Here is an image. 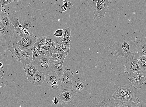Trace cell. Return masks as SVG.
Returning <instances> with one entry per match:
<instances>
[{"mask_svg": "<svg viewBox=\"0 0 146 107\" xmlns=\"http://www.w3.org/2000/svg\"><path fill=\"white\" fill-rule=\"evenodd\" d=\"M128 80L130 84L138 89H140L146 80V73L144 70H141L129 74Z\"/></svg>", "mask_w": 146, "mask_h": 107, "instance_id": "277c9868", "label": "cell"}, {"mask_svg": "<svg viewBox=\"0 0 146 107\" xmlns=\"http://www.w3.org/2000/svg\"><path fill=\"white\" fill-rule=\"evenodd\" d=\"M33 61L35 60L37 57L41 54L40 50L37 47L33 46L32 48Z\"/></svg>", "mask_w": 146, "mask_h": 107, "instance_id": "f546056e", "label": "cell"}, {"mask_svg": "<svg viewBox=\"0 0 146 107\" xmlns=\"http://www.w3.org/2000/svg\"><path fill=\"white\" fill-rule=\"evenodd\" d=\"M65 32L64 37L61 38V40L67 46L70 47V40H69L71 35V29L69 27H65Z\"/></svg>", "mask_w": 146, "mask_h": 107, "instance_id": "7402d4cb", "label": "cell"}, {"mask_svg": "<svg viewBox=\"0 0 146 107\" xmlns=\"http://www.w3.org/2000/svg\"><path fill=\"white\" fill-rule=\"evenodd\" d=\"M8 16L10 22L15 27L16 33L19 34L21 31L19 27L20 23L18 16L13 14H11Z\"/></svg>", "mask_w": 146, "mask_h": 107, "instance_id": "ac0fdd59", "label": "cell"}, {"mask_svg": "<svg viewBox=\"0 0 146 107\" xmlns=\"http://www.w3.org/2000/svg\"><path fill=\"white\" fill-rule=\"evenodd\" d=\"M65 29H60L56 31L54 33V35L55 37H61L63 36L64 31Z\"/></svg>", "mask_w": 146, "mask_h": 107, "instance_id": "e575fe53", "label": "cell"}, {"mask_svg": "<svg viewBox=\"0 0 146 107\" xmlns=\"http://www.w3.org/2000/svg\"><path fill=\"white\" fill-rule=\"evenodd\" d=\"M40 50L41 54H44V51L45 47V46H37Z\"/></svg>", "mask_w": 146, "mask_h": 107, "instance_id": "f35d334b", "label": "cell"}, {"mask_svg": "<svg viewBox=\"0 0 146 107\" xmlns=\"http://www.w3.org/2000/svg\"><path fill=\"white\" fill-rule=\"evenodd\" d=\"M54 48H51L45 46L44 54L49 57H52L51 55L53 54Z\"/></svg>", "mask_w": 146, "mask_h": 107, "instance_id": "1f68e13d", "label": "cell"}, {"mask_svg": "<svg viewBox=\"0 0 146 107\" xmlns=\"http://www.w3.org/2000/svg\"><path fill=\"white\" fill-rule=\"evenodd\" d=\"M19 20L23 28L26 29L30 33H32L36 25V18L33 16H30Z\"/></svg>", "mask_w": 146, "mask_h": 107, "instance_id": "9c48e42d", "label": "cell"}, {"mask_svg": "<svg viewBox=\"0 0 146 107\" xmlns=\"http://www.w3.org/2000/svg\"><path fill=\"white\" fill-rule=\"evenodd\" d=\"M94 107H130L128 103H125L122 101L114 99L104 100L102 101L98 102Z\"/></svg>", "mask_w": 146, "mask_h": 107, "instance_id": "ba28073f", "label": "cell"}, {"mask_svg": "<svg viewBox=\"0 0 146 107\" xmlns=\"http://www.w3.org/2000/svg\"><path fill=\"white\" fill-rule=\"evenodd\" d=\"M111 54L117 63L124 67L126 61L131 57L137 59L139 56L136 53V47L134 41L126 36L117 41L110 47Z\"/></svg>", "mask_w": 146, "mask_h": 107, "instance_id": "6da1fadb", "label": "cell"}, {"mask_svg": "<svg viewBox=\"0 0 146 107\" xmlns=\"http://www.w3.org/2000/svg\"><path fill=\"white\" fill-rule=\"evenodd\" d=\"M55 44V42H54V40L52 39V38L48 36L46 43H45V46L51 48H54Z\"/></svg>", "mask_w": 146, "mask_h": 107, "instance_id": "4dcf8cb0", "label": "cell"}, {"mask_svg": "<svg viewBox=\"0 0 146 107\" xmlns=\"http://www.w3.org/2000/svg\"><path fill=\"white\" fill-rule=\"evenodd\" d=\"M138 63L141 70H144L146 69V56H143L139 57L137 59Z\"/></svg>", "mask_w": 146, "mask_h": 107, "instance_id": "603a6c76", "label": "cell"}, {"mask_svg": "<svg viewBox=\"0 0 146 107\" xmlns=\"http://www.w3.org/2000/svg\"><path fill=\"white\" fill-rule=\"evenodd\" d=\"M4 71L3 70L1 72V73H0V84H1V82L2 83H3V82H2V81L3 80V75H4Z\"/></svg>", "mask_w": 146, "mask_h": 107, "instance_id": "60d3db41", "label": "cell"}, {"mask_svg": "<svg viewBox=\"0 0 146 107\" xmlns=\"http://www.w3.org/2000/svg\"><path fill=\"white\" fill-rule=\"evenodd\" d=\"M58 98L64 104H67V89H64L60 94L58 96Z\"/></svg>", "mask_w": 146, "mask_h": 107, "instance_id": "484cf974", "label": "cell"}, {"mask_svg": "<svg viewBox=\"0 0 146 107\" xmlns=\"http://www.w3.org/2000/svg\"><path fill=\"white\" fill-rule=\"evenodd\" d=\"M66 56L67 55L63 54H53L51 55V57L54 61L60 60Z\"/></svg>", "mask_w": 146, "mask_h": 107, "instance_id": "d6a6232c", "label": "cell"}, {"mask_svg": "<svg viewBox=\"0 0 146 107\" xmlns=\"http://www.w3.org/2000/svg\"><path fill=\"white\" fill-rule=\"evenodd\" d=\"M79 71H78V70L77 71H76V74H78L79 73Z\"/></svg>", "mask_w": 146, "mask_h": 107, "instance_id": "f6af8a7d", "label": "cell"}, {"mask_svg": "<svg viewBox=\"0 0 146 107\" xmlns=\"http://www.w3.org/2000/svg\"><path fill=\"white\" fill-rule=\"evenodd\" d=\"M7 50L11 52L13 56L15 57L17 61H20L22 50L16 45L15 43H13L12 47L8 46Z\"/></svg>", "mask_w": 146, "mask_h": 107, "instance_id": "44dd1931", "label": "cell"}, {"mask_svg": "<svg viewBox=\"0 0 146 107\" xmlns=\"http://www.w3.org/2000/svg\"><path fill=\"white\" fill-rule=\"evenodd\" d=\"M59 101H60V100H59V99L57 97H54L52 101L53 104L54 105L58 104L59 103Z\"/></svg>", "mask_w": 146, "mask_h": 107, "instance_id": "ab89813d", "label": "cell"}, {"mask_svg": "<svg viewBox=\"0 0 146 107\" xmlns=\"http://www.w3.org/2000/svg\"><path fill=\"white\" fill-rule=\"evenodd\" d=\"M53 54H63L67 56L68 53L65 52L64 51L56 42H55V47L53 51Z\"/></svg>", "mask_w": 146, "mask_h": 107, "instance_id": "83f0119b", "label": "cell"}, {"mask_svg": "<svg viewBox=\"0 0 146 107\" xmlns=\"http://www.w3.org/2000/svg\"><path fill=\"white\" fill-rule=\"evenodd\" d=\"M37 38L33 33L21 38L16 44L22 50L31 49L36 42Z\"/></svg>", "mask_w": 146, "mask_h": 107, "instance_id": "5b68a950", "label": "cell"}, {"mask_svg": "<svg viewBox=\"0 0 146 107\" xmlns=\"http://www.w3.org/2000/svg\"><path fill=\"white\" fill-rule=\"evenodd\" d=\"M54 61L52 57L41 54L32 62V64L35 67L38 71L46 75L54 71Z\"/></svg>", "mask_w": 146, "mask_h": 107, "instance_id": "7a4b0ae2", "label": "cell"}, {"mask_svg": "<svg viewBox=\"0 0 146 107\" xmlns=\"http://www.w3.org/2000/svg\"><path fill=\"white\" fill-rule=\"evenodd\" d=\"M52 88L54 89H56L59 87L58 83L57 81L54 82L51 85Z\"/></svg>", "mask_w": 146, "mask_h": 107, "instance_id": "74e56055", "label": "cell"}, {"mask_svg": "<svg viewBox=\"0 0 146 107\" xmlns=\"http://www.w3.org/2000/svg\"><path fill=\"white\" fill-rule=\"evenodd\" d=\"M1 94V93H0V94Z\"/></svg>", "mask_w": 146, "mask_h": 107, "instance_id": "7dc6e473", "label": "cell"}, {"mask_svg": "<svg viewBox=\"0 0 146 107\" xmlns=\"http://www.w3.org/2000/svg\"><path fill=\"white\" fill-rule=\"evenodd\" d=\"M86 88L84 82L82 80L76 81L72 85V89L76 93H82L85 90Z\"/></svg>", "mask_w": 146, "mask_h": 107, "instance_id": "ffe728a7", "label": "cell"}, {"mask_svg": "<svg viewBox=\"0 0 146 107\" xmlns=\"http://www.w3.org/2000/svg\"><path fill=\"white\" fill-rule=\"evenodd\" d=\"M124 67V72L126 74H131L141 70L138 63L137 59L131 57L127 60Z\"/></svg>", "mask_w": 146, "mask_h": 107, "instance_id": "7c38bea8", "label": "cell"}, {"mask_svg": "<svg viewBox=\"0 0 146 107\" xmlns=\"http://www.w3.org/2000/svg\"><path fill=\"white\" fill-rule=\"evenodd\" d=\"M106 0H98L97 2L96 5V6H98L101 5L102 3L106 1Z\"/></svg>", "mask_w": 146, "mask_h": 107, "instance_id": "b9f144b4", "label": "cell"}, {"mask_svg": "<svg viewBox=\"0 0 146 107\" xmlns=\"http://www.w3.org/2000/svg\"><path fill=\"white\" fill-rule=\"evenodd\" d=\"M3 67V64L1 62H0V67Z\"/></svg>", "mask_w": 146, "mask_h": 107, "instance_id": "7bdbcfd3", "label": "cell"}, {"mask_svg": "<svg viewBox=\"0 0 146 107\" xmlns=\"http://www.w3.org/2000/svg\"><path fill=\"white\" fill-rule=\"evenodd\" d=\"M1 22L2 25L5 27H8L12 25L8 16L3 17L1 19Z\"/></svg>", "mask_w": 146, "mask_h": 107, "instance_id": "f1b7e54d", "label": "cell"}, {"mask_svg": "<svg viewBox=\"0 0 146 107\" xmlns=\"http://www.w3.org/2000/svg\"><path fill=\"white\" fill-rule=\"evenodd\" d=\"M74 74V72L71 71L70 69H68L64 70L63 75L60 78L61 84L60 88L61 89H72V80Z\"/></svg>", "mask_w": 146, "mask_h": 107, "instance_id": "8992f818", "label": "cell"}, {"mask_svg": "<svg viewBox=\"0 0 146 107\" xmlns=\"http://www.w3.org/2000/svg\"><path fill=\"white\" fill-rule=\"evenodd\" d=\"M136 47V53L139 57L146 56V37H137L134 41Z\"/></svg>", "mask_w": 146, "mask_h": 107, "instance_id": "30bf717a", "label": "cell"}, {"mask_svg": "<svg viewBox=\"0 0 146 107\" xmlns=\"http://www.w3.org/2000/svg\"><path fill=\"white\" fill-rule=\"evenodd\" d=\"M129 85H125L118 88L112 96L113 99L121 101L126 94Z\"/></svg>", "mask_w": 146, "mask_h": 107, "instance_id": "5bb4252c", "label": "cell"}, {"mask_svg": "<svg viewBox=\"0 0 146 107\" xmlns=\"http://www.w3.org/2000/svg\"><path fill=\"white\" fill-rule=\"evenodd\" d=\"M109 3V0H106L101 5L96 6L93 9L95 15L94 19L96 20L99 18H104L105 16L106 12L110 9L108 6Z\"/></svg>", "mask_w": 146, "mask_h": 107, "instance_id": "8fae6325", "label": "cell"}, {"mask_svg": "<svg viewBox=\"0 0 146 107\" xmlns=\"http://www.w3.org/2000/svg\"><path fill=\"white\" fill-rule=\"evenodd\" d=\"M31 34V33L28 31L26 29L23 27L20 31L19 35L21 37L23 38L26 37L28 35H30Z\"/></svg>", "mask_w": 146, "mask_h": 107, "instance_id": "836d02e7", "label": "cell"}, {"mask_svg": "<svg viewBox=\"0 0 146 107\" xmlns=\"http://www.w3.org/2000/svg\"><path fill=\"white\" fill-rule=\"evenodd\" d=\"M2 6L0 5V46H8L11 42L15 29L12 25L8 27L3 26L1 22Z\"/></svg>", "mask_w": 146, "mask_h": 107, "instance_id": "3957f363", "label": "cell"}, {"mask_svg": "<svg viewBox=\"0 0 146 107\" xmlns=\"http://www.w3.org/2000/svg\"><path fill=\"white\" fill-rule=\"evenodd\" d=\"M65 57H64L60 60L54 61V71L56 72L58 77L60 78L63 75L64 71L63 63Z\"/></svg>", "mask_w": 146, "mask_h": 107, "instance_id": "2e32d148", "label": "cell"}, {"mask_svg": "<svg viewBox=\"0 0 146 107\" xmlns=\"http://www.w3.org/2000/svg\"><path fill=\"white\" fill-rule=\"evenodd\" d=\"M144 70V71H145V72H146V70Z\"/></svg>", "mask_w": 146, "mask_h": 107, "instance_id": "bcb514c9", "label": "cell"}, {"mask_svg": "<svg viewBox=\"0 0 146 107\" xmlns=\"http://www.w3.org/2000/svg\"><path fill=\"white\" fill-rule=\"evenodd\" d=\"M9 1H11V2H14L15 1V0H9Z\"/></svg>", "mask_w": 146, "mask_h": 107, "instance_id": "ee69618b", "label": "cell"}, {"mask_svg": "<svg viewBox=\"0 0 146 107\" xmlns=\"http://www.w3.org/2000/svg\"><path fill=\"white\" fill-rule=\"evenodd\" d=\"M98 0H86L90 7L93 9L96 8Z\"/></svg>", "mask_w": 146, "mask_h": 107, "instance_id": "d590c367", "label": "cell"}, {"mask_svg": "<svg viewBox=\"0 0 146 107\" xmlns=\"http://www.w3.org/2000/svg\"><path fill=\"white\" fill-rule=\"evenodd\" d=\"M24 70L27 74L28 79L30 82L32 80L35 74L37 71L36 68L32 63L27 65L24 67Z\"/></svg>", "mask_w": 146, "mask_h": 107, "instance_id": "e0dca14e", "label": "cell"}, {"mask_svg": "<svg viewBox=\"0 0 146 107\" xmlns=\"http://www.w3.org/2000/svg\"><path fill=\"white\" fill-rule=\"evenodd\" d=\"M56 42L64 51L65 52L69 53L70 47H68L66 46V45L62 40L61 38L60 37L57 38L56 40Z\"/></svg>", "mask_w": 146, "mask_h": 107, "instance_id": "d4e9b609", "label": "cell"}, {"mask_svg": "<svg viewBox=\"0 0 146 107\" xmlns=\"http://www.w3.org/2000/svg\"><path fill=\"white\" fill-rule=\"evenodd\" d=\"M11 3L9 0H0V5L1 6L7 5Z\"/></svg>", "mask_w": 146, "mask_h": 107, "instance_id": "8d00e7d4", "label": "cell"}, {"mask_svg": "<svg viewBox=\"0 0 146 107\" xmlns=\"http://www.w3.org/2000/svg\"><path fill=\"white\" fill-rule=\"evenodd\" d=\"M32 48L22 50L20 62L23 65H28L33 61Z\"/></svg>", "mask_w": 146, "mask_h": 107, "instance_id": "4fadbf2b", "label": "cell"}, {"mask_svg": "<svg viewBox=\"0 0 146 107\" xmlns=\"http://www.w3.org/2000/svg\"><path fill=\"white\" fill-rule=\"evenodd\" d=\"M48 36L42 37L37 38L36 42L34 45V47H37L39 46H45Z\"/></svg>", "mask_w": 146, "mask_h": 107, "instance_id": "4316f807", "label": "cell"}, {"mask_svg": "<svg viewBox=\"0 0 146 107\" xmlns=\"http://www.w3.org/2000/svg\"><path fill=\"white\" fill-rule=\"evenodd\" d=\"M76 93L73 89H67V103L71 102L76 97Z\"/></svg>", "mask_w": 146, "mask_h": 107, "instance_id": "cb8c5ba5", "label": "cell"}, {"mask_svg": "<svg viewBox=\"0 0 146 107\" xmlns=\"http://www.w3.org/2000/svg\"><path fill=\"white\" fill-rule=\"evenodd\" d=\"M46 80L47 83L51 85L54 81L58 82L59 87H60L61 84L60 78H59L54 71L51 72L50 73L46 75Z\"/></svg>", "mask_w": 146, "mask_h": 107, "instance_id": "d6986e66", "label": "cell"}, {"mask_svg": "<svg viewBox=\"0 0 146 107\" xmlns=\"http://www.w3.org/2000/svg\"><path fill=\"white\" fill-rule=\"evenodd\" d=\"M137 88L134 86L130 85L126 94L125 95L122 100L125 103H128L130 102H133L139 105L140 100L137 97Z\"/></svg>", "mask_w": 146, "mask_h": 107, "instance_id": "52a82bcc", "label": "cell"}, {"mask_svg": "<svg viewBox=\"0 0 146 107\" xmlns=\"http://www.w3.org/2000/svg\"><path fill=\"white\" fill-rule=\"evenodd\" d=\"M46 79V75L40 71H37L35 74L32 80L30 82L33 85L40 86Z\"/></svg>", "mask_w": 146, "mask_h": 107, "instance_id": "9a60e30c", "label": "cell"}]
</instances>
